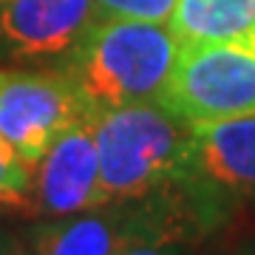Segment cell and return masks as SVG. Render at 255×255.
I'll return each instance as SVG.
<instances>
[{"label": "cell", "instance_id": "obj_1", "mask_svg": "<svg viewBox=\"0 0 255 255\" xmlns=\"http://www.w3.org/2000/svg\"><path fill=\"white\" fill-rule=\"evenodd\" d=\"M100 150V199L133 201L201 179L193 125L159 102L94 114Z\"/></svg>", "mask_w": 255, "mask_h": 255}, {"label": "cell", "instance_id": "obj_14", "mask_svg": "<svg viewBox=\"0 0 255 255\" xmlns=\"http://www.w3.org/2000/svg\"><path fill=\"white\" fill-rule=\"evenodd\" d=\"M3 3H6V0H0V6H3Z\"/></svg>", "mask_w": 255, "mask_h": 255}, {"label": "cell", "instance_id": "obj_4", "mask_svg": "<svg viewBox=\"0 0 255 255\" xmlns=\"http://www.w3.org/2000/svg\"><path fill=\"white\" fill-rule=\"evenodd\" d=\"M88 117L91 108L63 71H0V133L28 167Z\"/></svg>", "mask_w": 255, "mask_h": 255}, {"label": "cell", "instance_id": "obj_13", "mask_svg": "<svg viewBox=\"0 0 255 255\" xmlns=\"http://www.w3.org/2000/svg\"><path fill=\"white\" fill-rule=\"evenodd\" d=\"M238 255H255V244H247V247H241V250H238Z\"/></svg>", "mask_w": 255, "mask_h": 255}, {"label": "cell", "instance_id": "obj_9", "mask_svg": "<svg viewBox=\"0 0 255 255\" xmlns=\"http://www.w3.org/2000/svg\"><path fill=\"white\" fill-rule=\"evenodd\" d=\"M31 196V167L0 133V213H26Z\"/></svg>", "mask_w": 255, "mask_h": 255}, {"label": "cell", "instance_id": "obj_2", "mask_svg": "<svg viewBox=\"0 0 255 255\" xmlns=\"http://www.w3.org/2000/svg\"><path fill=\"white\" fill-rule=\"evenodd\" d=\"M182 43L167 23L97 17L82 43L65 57L63 74L91 114L159 102Z\"/></svg>", "mask_w": 255, "mask_h": 255}, {"label": "cell", "instance_id": "obj_3", "mask_svg": "<svg viewBox=\"0 0 255 255\" xmlns=\"http://www.w3.org/2000/svg\"><path fill=\"white\" fill-rule=\"evenodd\" d=\"M159 105L199 125L255 114V40L182 46Z\"/></svg>", "mask_w": 255, "mask_h": 255}, {"label": "cell", "instance_id": "obj_6", "mask_svg": "<svg viewBox=\"0 0 255 255\" xmlns=\"http://www.w3.org/2000/svg\"><path fill=\"white\" fill-rule=\"evenodd\" d=\"M94 0H6L0 46L20 60L68 57L97 23Z\"/></svg>", "mask_w": 255, "mask_h": 255}, {"label": "cell", "instance_id": "obj_8", "mask_svg": "<svg viewBox=\"0 0 255 255\" xmlns=\"http://www.w3.org/2000/svg\"><path fill=\"white\" fill-rule=\"evenodd\" d=\"M167 26L182 46L255 40V0H179Z\"/></svg>", "mask_w": 255, "mask_h": 255}, {"label": "cell", "instance_id": "obj_10", "mask_svg": "<svg viewBox=\"0 0 255 255\" xmlns=\"http://www.w3.org/2000/svg\"><path fill=\"white\" fill-rule=\"evenodd\" d=\"M179 0H94L100 17H130L147 23H167Z\"/></svg>", "mask_w": 255, "mask_h": 255}, {"label": "cell", "instance_id": "obj_11", "mask_svg": "<svg viewBox=\"0 0 255 255\" xmlns=\"http://www.w3.org/2000/svg\"><path fill=\"white\" fill-rule=\"evenodd\" d=\"M190 247L193 241L173 230H153L133 238L119 255H190Z\"/></svg>", "mask_w": 255, "mask_h": 255}, {"label": "cell", "instance_id": "obj_12", "mask_svg": "<svg viewBox=\"0 0 255 255\" xmlns=\"http://www.w3.org/2000/svg\"><path fill=\"white\" fill-rule=\"evenodd\" d=\"M0 255H34L26 236H20L9 227H0Z\"/></svg>", "mask_w": 255, "mask_h": 255}, {"label": "cell", "instance_id": "obj_5", "mask_svg": "<svg viewBox=\"0 0 255 255\" xmlns=\"http://www.w3.org/2000/svg\"><path fill=\"white\" fill-rule=\"evenodd\" d=\"M100 150L94 114L71 125L31 167L28 216L54 219L100 207Z\"/></svg>", "mask_w": 255, "mask_h": 255}, {"label": "cell", "instance_id": "obj_7", "mask_svg": "<svg viewBox=\"0 0 255 255\" xmlns=\"http://www.w3.org/2000/svg\"><path fill=\"white\" fill-rule=\"evenodd\" d=\"M196 164L221 193L255 196V114L193 125Z\"/></svg>", "mask_w": 255, "mask_h": 255}]
</instances>
